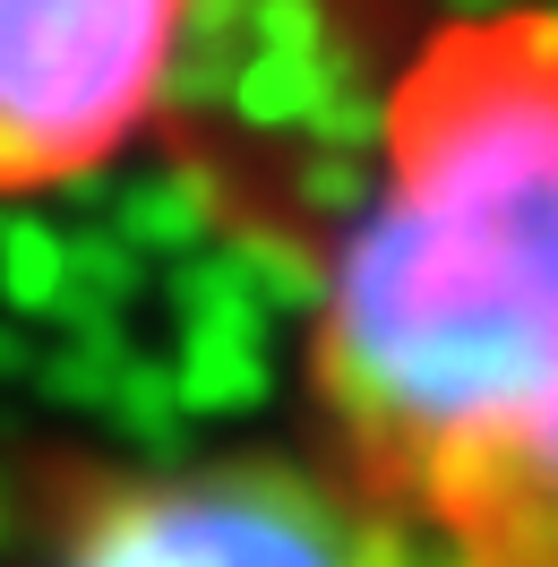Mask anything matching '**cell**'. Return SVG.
Returning a JSON list of instances; mask_svg holds the SVG:
<instances>
[{"mask_svg": "<svg viewBox=\"0 0 558 567\" xmlns=\"http://www.w3.org/2000/svg\"><path fill=\"white\" fill-rule=\"evenodd\" d=\"M301 388L344 473L489 567H558V0H455L395 43Z\"/></svg>", "mask_w": 558, "mask_h": 567, "instance_id": "6da1fadb", "label": "cell"}, {"mask_svg": "<svg viewBox=\"0 0 558 567\" xmlns=\"http://www.w3.org/2000/svg\"><path fill=\"white\" fill-rule=\"evenodd\" d=\"M9 516H35V567H489L318 439L61 464Z\"/></svg>", "mask_w": 558, "mask_h": 567, "instance_id": "7a4b0ae2", "label": "cell"}, {"mask_svg": "<svg viewBox=\"0 0 558 567\" xmlns=\"http://www.w3.org/2000/svg\"><path fill=\"white\" fill-rule=\"evenodd\" d=\"M198 0H0V198L112 173L164 121Z\"/></svg>", "mask_w": 558, "mask_h": 567, "instance_id": "3957f363", "label": "cell"}, {"mask_svg": "<svg viewBox=\"0 0 558 567\" xmlns=\"http://www.w3.org/2000/svg\"><path fill=\"white\" fill-rule=\"evenodd\" d=\"M430 9H455V0H379V18H413V27L430 18ZM413 27H404V35H413Z\"/></svg>", "mask_w": 558, "mask_h": 567, "instance_id": "277c9868", "label": "cell"}]
</instances>
